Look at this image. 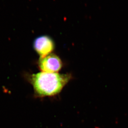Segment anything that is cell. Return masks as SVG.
Instances as JSON below:
<instances>
[{
  "label": "cell",
  "mask_w": 128,
  "mask_h": 128,
  "mask_svg": "<svg viewBox=\"0 0 128 128\" xmlns=\"http://www.w3.org/2000/svg\"><path fill=\"white\" fill-rule=\"evenodd\" d=\"M72 78L70 74L40 72L32 74L29 81L36 97L52 96L59 94Z\"/></svg>",
  "instance_id": "cell-1"
},
{
  "label": "cell",
  "mask_w": 128,
  "mask_h": 128,
  "mask_svg": "<svg viewBox=\"0 0 128 128\" xmlns=\"http://www.w3.org/2000/svg\"><path fill=\"white\" fill-rule=\"evenodd\" d=\"M38 64L40 70L45 72L58 73L62 66L60 58L52 53L40 57Z\"/></svg>",
  "instance_id": "cell-2"
},
{
  "label": "cell",
  "mask_w": 128,
  "mask_h": 128,
  "mask_svg": "<svg viewBox=\"0 0 128 128\" xmlns=\"http://www.w3.org/2000/svg\"><path fill=\"white\" fill-rule=\"evenodd\" d=\"M33 47L40 57H43L52 53L55 48V44L51 37L47 35H42L34 40Z\"/></svg>",
  "instance_id": "cell-3"
}]
</instances>
